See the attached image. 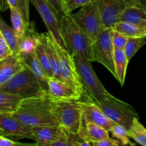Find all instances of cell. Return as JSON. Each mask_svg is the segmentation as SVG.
I'll return each mask as SVG.
<instances>
[{"instance_id": "6da1fadb", "label": "cell", "mask_w": 146, "mask_h": 146, "mask_svg": "<svg viewBox=\"0 0 146 146\" xmlns=\"http://www.w3.org/2000/svg\"><path fill=\"white\" fill-rule=\"evenodd\" d=\"M54 100L46 90H41L33 96L22 98L11 115L30 128L58 125L51 113Z\"/></svg>"}, {"instance_id": "7a4b0ae2", "label": "cell", "mask_w": 146, "mask_h": 146, "mask_svg": "<svg viewBox=\"0 0 146 146\" xmlns=\"http://www.w3.org/2000/svg\"><path fill=\"white\" fill-rule=\"evenodd\" d=\"M60 21L67 51L71 55L78 54L92 62V41L75 22L71 14H63L60 17Z\"/></svg>"}, {"instance_id": "3957f363", "label": "cell", "mask_w": 146, "mask_h": 146, "mask_svg": "<svg viewBox=\"0 0 146 146\" xmlns=\"http://www.w3.org/2000/svg\"><path fill=\"white\" fill-rule=\"evenodd\" d=\"M83 108L81 101H55L51 113L58 125L71 133H78L81 125Z\"/></svg>"}, {"instance_id": "277c9868", "label": "cell", "mask_w": 146, "mask_h": 146, "mask_svg": "<svg viewBox=\"0 0 146 146\" xmlns=\"http://www.w3.org/2000/svg\"><path fill=\"white\" fill-rule=\"evenodd\" d=\"M94 102L111 121L123 125L127 130L134 118H139V115L132 106L115 98L110 93L101 101Z\"/></svg>"}, {"instance_id": "5b68a950", "label": "cell", "mask_w": 146, "mask_h": 146, "mask_svg": "<svg viewBox=\"0 0 146 146\" xmlns=\"http://www.w3.org/2000/svg\"><path fill=\"white\" fill-rule=\"evenodd\" d=\"M72 56L84 86L85 94L94 101L104 99L109 92L97 76L91 65V61L78 54L72 55Z\"/></svg>"}, {"instance_id": "8992f818", "label": "cell", "mask_w": 146, "mask_h": 146, "mask_svg": "<svg viewBox=\"0 0 146 146\" xmlns=\"http://www.w3.org/2000/svg\"><path fill=\"white\" fill-rule=\"evenodd\" d=\"M41 90L38 80L27 66L0 86V91L18 96L21 98L36 95Z\"/></svg>"}, {"instance_id": "52a82bcc", "label": "cell", "mask_w": 146, "mask_h": 146, "mask_svg": "<svg viewBox=\"0 0 146 146\" xmlns=\"http://www.w3.org/2000/svg\"><path fill=\"white\" fill-rule=\"evenodd\" d=\"M112 28H104L91 44L92 61L102 64L115 78L114 68V48L111 40Z\"/></svg>"}, {"instance_id": "ba28073f", "label": "cell", "mask_w": 146, "mask_h": 146, "mask_svg": "<svg viewBox=\"0 0 146 146\" xmlns=\"http://www.w3.org/2000/svg\"><path fill=\"white\" fill-rule=\"evenodd\" d=\"M71 16L75 22L88 35L92 43L104 29L96 0L81 7L79 11Z\"/></svg>"}, {"instance_id": "9c48e42d", "label": "cell", "mask_w": 146, "mask_h": 146, "mask_svg": "<svg viewBox=\"0 0 146 146\" xmlns=\"http://www.w3.org/2000/svg\"><path fill=\"white\" fill-rule=\"evenodd\" d=\"M41 16L49 33L61 46L67 50L63 35L60 17L46 0H30Z\"/></svg>"}, {"instance_id": "30bf717a", "label": "cell", "mask_w": 146, "mask_h": 146, "mask_svg": "<svg viewBox=\"0 0 146 146\" xmlns=\"http://www.w3.org/2000/svg\"><path fill=\"white\" fill-rule=\"evenodd\" d=\"M54 43L58 52V58H59L61 80L64 83L76 90L83 96L85 94V90H84L81 78L77 71L72 55L66 49L61 46L54 39Z\"/></svg>"}, {"instance_id": "8fae6325", "label": "cell", "mask_w": 146, "mask_h": 146, "mask_svg": "<svg viewBox=\"0 0 146 146\" xmlns=\"http://www.w3.org/2000/svg\"><path fill=\"white\" fill-rule=\"evenodd\" d=\"M104 28H112L127 7L140 4L139 0H96Z\"/></svg>"}, {"instance_id": "7c38bea8", "label": "cell", "mask_w": 146, "mask_h": 146, "mask_svg": "<svg viewBox=\"0 0 146 146\" xmlns=\"http://www.w3.org/2000/svg\"><path fill=\"white\" fill-rule=\"evenodd\" d=\"M0 133L7 136L34 140L31 128L19 121L11 113H0Z\"/></svg>"}, {"instance_id": "4fadbf2b", "label": "cell", "mask_w": 146, "mask_h": 146, "mask_svg": "<svg viewBox=\"0 0 146 146\" xmlns=\"http://www.w3.org/2000/svg\"><path fill=\"white\" fill-rule=\"evenodd\" d=\"M88 99L81 101L83 108L82 119L83 122H91L101 125L103 128L110 131L115 123L109 119L95 104L94 101L88 96Z\"/></svg>"}, {"instance_id": "5bb4252c", "label": "cell", "mask_w": 146, "mask_h": 146, "mask_svg": "<svg viewBox=\"0 0 146 146\" xmlns=\"http://www.w3.org/2000/svg\"><path fill=\"white\" fill-rule=\"evenodd\" d=\"M47 85L48 94L55 101L80 100L82 97V95L76 90L54 77L48 78Z\"/></svg>"}, {"instance_id": "9a60e30c", "label": "cell", "mask_w": 146, "mask_h": 146, "mask_svg": "<svg viewBox=\"0 0 146 146\" xmlns=\"http://www.w3.org/2000/svg\"><path fill=\"white\" fill-rule=\"evenodd\" d=\"M31 130L36 145L39 146H48L66 134V131L58 125L34 127Z\"/></svg>"}, {"instance_id": "2e32d148", "label": "cell", "mask_w": 146, "mask_h": 146, "mask_svg": "<svg viewBox=\"0 0 146 146\" xmlns=\"http://www.w3.org/2000/svg\"><path fill=\"white\" fill-rule=\"evenodd\" d=\"M26 66L19 54H12L0 62V86L2 85Z\"/></svg>"}, {"instance_id": "e0dca14e", "label": "cell", "mask_w": 146, "mask_h": 146, "mask_svg": "<svg viewBox=\"0 0 146 146\" xmlns=\"http://www.w3.org/2000/svg\"><path fill=\"white\" fill-rule=\"evenodd\" d=\"M40 35H41V43L51 64L54 77L62 81L61 77V71H60L59 58H58L57 50L54 45V39L48 32L41 33Z\"/></svg>"}, {"instance_id": "ac0fdd59", "label": "cell", "mask_w": 146, "mask_h": 146, "mask_svg": "<svg viewBox=\"0 0 146 146\" xmlns=\"http://www.w3.org/2000/svg\"><path fill=\"white\" fill-rule=\"evenodd\" d=\"M119 21L131 23L145 30L146 27V9L141 4L128 6L120 14L118 21Z\"/></svg>"}, {"instance_id": "d6986e66", "label": "cell", "mask_w": 146, "mask_h": 146, "mask_svg": "<svg viewBox=\"0 0 146 146\" xmlns=\"http://www.w3.org/2000/svg\"><path fill=\"white\" fill-rule=\"evenodd\" d=\"M78 135L84 141L93 144L94 143L109 137V131L101 125L91 122H83L81 121Z\"/></svg>"}, {"instance_id": "ffe728a7", "label": "cell", "mask_w": 146, "mask_h": 146, "mask_svg": "<svg viewBox=\"0 0 146 146\" xmlns=\"http://www.w3.org/2000/svg\"><path fill=\"white\" fill-rule=\"evenodd\" d=\"M23 62L24 63L26 66L29 68L30 71L33 73L38 83L41 85V88L43 90L47 91L48 89V78L46 75L38 58L35 54V51L29 54H19Z\"/></svg>"}, {"instance_id": "44dd1931", "label": "cell", "mask_w": 146, "mask_h": 146, "mask_svg": "<svg viewBox=\"0 0 146 146\" xmlns=\"http://www.w3.org/2000/svg\"><path fill=\"white\" fill-rule=\"evenodd\" d=\"M40 41L41 35L36 30L35 24L34 22H29L25 34L19 44V53L29 54L34 52Z\"/></svg>"}, {"instance_id": "7402d4cb", "label": "cell", "mask_w": 146, "mask_h": 146, "mask_svg": "<svg viewBox=\"0 0 146 146\" xmlns=\"http://www.w3.org/2000/svg\"><path fill=\"white\" fill-rule=\"evenodd\" d=\"M113 61L115 78L119 82L121 86H123L125 83L127 68L129 63L123 49L114 48Z\"/></svg>"}, {"instance_id": "603a6c76", "label": "cell", "mask_w": 146, "mask_h": 146, "mask_svg": "<svg viewBox=\"0 0 146 146\" xmlns=\"http://www.w3.org/2000/svg\"><path fill=\"white\" fill-rule=\"evenodd\" d=\"M112 29L127 37L146 36V32L143 29L126 21H117Z\"/></svg>"}, {"instance_id": "cb8c5ba5", "label": "cell", "mask_w": 146, "mask_h": 146, "mask_svg": "<svg viewBox=\"0 0 146 146\" xmlns=\"http://www.w3.org/2000/svg\"><path fill=\"white\" fill-rule=\"evenodd\" d=\"M128 137L139 145L146 146V128L139 121V118H135L130 128L127 130Z\"/></svg>"}, {"instance_id": "d4e9b609", "label": "cell", "mask_w": 146, "mask_h": 146, "mask_svg": "<svg viewBox=\"0 0 146 146\" xmlns=\"http://www.w3.org/2000/svg\"><path fill=\"white\" fill-rule=\"evenodd\" d=\"M0 32L7 41L9 47L12 51L13 54L19 53V40L14 29L10 27L0 17Z\"/></svg>"}, {"instance_id": "484cf974", "label": "cell", "mask_w": 146, "mask_h": 146, "mask_svg": "<svg viewBox=\"0 0 146 146\" xmlns=\"http://www.w3.org/2000/svg\"><path fill=\"white\" fill-rule=\"evenodd\" d=\"M21 97L0 91V113H11L17 109Z\"/></svg>"}, {"instance_id": "4316f807", "label": "cell", "mask_w": 146, "mask_h": 146, "mask_svg": "<svg viewBox=\"0 0 146 146\" xmlns=\"http://www.w3.org/2000/svg\"><path fill=\"white\" fill-rule=\"evenodd\" d=\"M10 9V14H11V21L12 24V29H14L17 38H18L19 43L21 41L22 38L25 34L27 29L29 23L26 22L25 20L22 17V16L14 10V9Z\"/></svg>"}, {"instance_id": "83f0119b", "label": "cell", "mask_w": 146, "mask_h": 146, "mask_svg": "<svg viewBox=\"0 0 146 146\" xmlns=\"http://www.w3.org/2000/svg\"><path fill=\"white\" fill-rule=\"evenodd\" d=\"M146 44V36L128 37L123 50L128 61L134 56L137 51Z\"/></svg>"}, {"instance_id": "f1b7e54d", "label": "cell", "mask_w": 146, "mask_h": 146, "mask_svg": "<svg viewBox=\"0 0 146 146\" xmlns=\"http://www.w3.org/2000/svg\"><path fill=\"white\" fill-rule=\"evenodd\" d=\"M9 7L18 11L26 22L29 23L30 0H5Z\"/></svg>"}, {"instance_id": "f546056e", "label": "cell", "mask_w": 146, "mask_h": 146, "mask_svg": "<svg viewBox=\"0 0 146 146\" xmlns=\"http://www.w3.org/2000/svg\"><path fill=\"white\" fill-rule=\"evenodd\" d=\"M35 54L36 55L37 58H38V61H39L40 64H41V66H42L46 76L48 78L54 77L53 71L51 67V64L49 63V60H48V56L46 55V53L45 50H44L41 41H40L39 44H38V46L36 48Z\"/></svg>"}, {"instance_id": "4dcf8cb0", "label": "cell", "mask_w": 146, "mask_h": 146, "mask_svg": "<svg viewBox=\"0 0 146 146\" xmlns=\"http://www.w3.org/2000/svg\"><path fill=\"white\" fill-rule=\"evenodd\" d=\"M109 132L113 136L118 140L121 145H135V144L131 142L127 134V129L123 125L115 123L111 128Z\"/></svg>"}, {"instance_id": "1f68e13d", "label": "cell", "mask_w": 146, "mask_h": 146, "mask_svg": "<svg viewBox=\"0 0 146 146\" xmlns=\"http://www.w3.org/2000/svg\"><path fill=\"white\" fill-rule=\"evenodd\" d=\"M95 0H67L64 6V13L71 14L74 10L94 2Z\"/></svg>"}, {"instance_id": "d6a6232c", "label": "cell", "mask_w": 146, "mask_h": 146, "mask_svg": "<svg viewBox=\"0 0 146 146\" xmlns=\"http://www.w3.org/2000/svg\"><path fill=\"white\" fill-rule=\"evenodd\" d=\"M128 37L125 36L123 34L112 30L111 33V40H112V44L114 48H121L123 49L128 41Z\"/></svg>"}, {"instance_id": "836d02e7", "label": "cell", "mask_w": 146, "mask_h": 146, "mask_svg": "<svg viewBox=\"0 0 146 146\" xmlns=\"http://www.w3.org/2000/svg\"><path fill=\"white\" fill-rule=\"evenodd\" d=\"M12 54H14L12 51L10 49L7 41L3 37L1 33L0 32V59H5Z\"/></svg>"}, {"instance_id": "e575fe53", "label": "cell", "mask_w": 146, "mask_h": 146, "mask_svg": "<svg viewBox=\"0 0 146 146\" xmlns=\"http://www.w3.org/2000/svg\"><path fill=\"white\" fill-rule=\"evenodd\" d=\"M121 144L118 140L109 136L108 138H106L104 139L94 143L93 144V146H119Z\"/></svg>"}, {"instance_id": "d590c367", "label": "cell", "mask_w": 146, "mask_h": 146, "mask_svg": "<svg viewBox=\"0 0 146 146\" xmlns=\"http://www.w3.org/2000/svg\"><path fill=\"white\" fill-rule=\"evenodd\" d=\"M23 145H36L35 144L23 143L17 142L7 138L3 135H0V146H23Z\"/></svg>"}, {"instance_id": "8d00e7d4", "label": "cell", "mask_w": 146, "mask_h": 146, "mask_svg": "<svg viewBox=\"0 0 146 146\" xmlns=\"http://www.w3.org/2000/svg\"><path fill=\"white\" fill-rule=\"evenodd\" d=\"M46 1L54 8V9L55 10L56 12L58 14V15L59 17H61L63 14H64L61 0H46Z\"/></svg>"}, {"instance_id": "74e56055", "label": "cell", "mask_w": 146, "mask_h": 146, "mask_svg": "<svg viewBox=\"0 0 146 146\" xmlns=\"http://www.w3.org/2000/svg\"><path fill=\"white\" fill-rule=\"evenodd\" d=\"M140 4L146 9V0H139Z\"/></svg>"}, {"instance_id": "f35d334b", "label": "cell", "mask_w": 146, "mask_h": 146, "mask_svg": "<svg viewBox=\"0 0 146 146\" xmlns=\"http://www.w3.org/2000/svg\"><path fill=\"white\" fill-rule=\"evenodd\" d=\"M3 6V0H0V11H1V9H2Z\"/></svg>"}, {"instance_id": "ab89813d", "label": "cell", "mask_w": 146, "mask_h": 146, "mask_svg": "<svg viewBox=\"0 0 146 146\" xmlns=\"http://www.w3.org/2000/svg\"><path fill=\"white\" fill-rule=\"evenodd\" d=\"M67 0H61V1H62V4H63V10H64V4H65L66 1Z\"/></svg>"}, {"instance_id": "60d3db41", "label": "cell", "mask_w": 146, "mask_h": 146, "mask_svg": "<svg viewBox=\"0 0 146 146\" xmlns=\"http://www.w3.org/2000/svg\"><path fill=\"white\" fill-rule=\"evenodd\" d=\"M145 32H146V27H145Z\"/></svg>"}, {"instance_id": "b9f144b4", "label": "cell", "mask_w": 146, "mask_h": 146, "mask_svg": "<svg viewBox=\"0 0 146 146\" xmlns=\"http://www.w3.org/2000/svg\"><path fill=\"white\" fill-rule=\"evenodd\" d=\"M1 59H0V62H1Z\"/></svg>"}]
</instances>
